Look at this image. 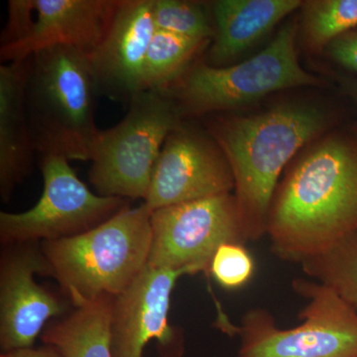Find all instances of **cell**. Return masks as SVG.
<instances>
[{
	"mask_svg": "<svg viewBox=\"0 0 357 357\" xmlns=\"http://www.w3.org/2000/svg\"><path fill=\"white\" fill-rule=\"evenodd\" d=\"M357 229V144L328 137L277 187L267 220L271 250L302 263Z\"/></svg>",
	"mask_w": 357,
	"mask_h": 357,
	"instance_id": "1",
	"label": "cell"
},
{
	"mask_svg": "<svg viewBox=\"0 0 357 357\" xmlns=\"http://www.w3.org/2000/svg\"><path fill=\"white\" fill-rule=\"evenodd\" d=\"M44 188L41 198L22 213H0L1 245L70 238L95 229L130 206V201L93 194L69 160L42 156Z\"/></svg>",
	"mask_w": 357,
	"mask_h": 357,
	"instance_id": "8",
	"label": "cell"
},
{
	"mask_svg": "<svg viewBox=\"0 0 357 357\" xmlns=\"http://www.w3.org/2000/svg\"><path fill=\"white\" fill-rule=\"evenodd\" d=\"M294 291L307 300L300 325L280 328L263 307L243 314L241 326L225 321L223 332L241 337L239 357H357V312L318 282L298 278Z\"/></svg>",
	"mask_w": 357,
	"mask_h": 357,
	"instance_id": "6",
	"label": "cell"
},
{
	"mask_svg": "<svg viewBox=\"0 0 357 357\" xmlns=\"http://www.w3.org/2000/svg\"><path fill=\"white\" fill-rule=\"evenodd\" d=\"M153 20L158 31L208 42L215 36L208 14L197 2L154 0Z\"/></svg>",
	"mask_w": 357,
	"mask_h": 357,
	"instance_id": "21",
	"label": "cell"
},
{
	"mask_svg": "<svg viewBox=\"0 0 357 357\" xmlns=\"http://www.w3.org/2000/svg\"><path fill=\"white\" fill-rule=\"evenodd\" d=\"M154 0H119L107 33L89 54L98 93L128 103L144 91L143 70L156 28Z\"/></svg>",
	"mask_w": 357,
	"mask_h": 357,
	"instance_id": "14",
	"label": "cell"
},
{
	"mask_svg": "<svg viewBox=\"0 0 357 357\" xmlns=\"http://www.w3.org/2000/svg\"><path fill=\"white\" fill-rule=\"evenodd\" d=\"M148 265L185 275H210L223 244L248 243L234 195L197 199L152 211Z\"/></svg>",
	"mask_w": 357,
	"mask_h": 357,
	"instance_id": "9",
	"label": "cell"
},
{
	"mask_svg": "<svg viewBox=\"0 0 357 357\" xmlns=\"http://www.w3.org/2000/svg\"><path fill=\"white\" fill-rule=\"evenodd\" d=\"M208 43L156 30L145 58L144 91H169L192 67L197 54Z\"/></svg>",
	"mask_w": 357,
	"mask_h": 357,
	"instance_id": "18",
	"label": "cell"
},
{
	"mask_svg": "<svg viewBox=\"0 0 357 357\" xmlns=\"http://www.w3.org/2000/svg\"><path fill=\"white\" fill-rule=\"evenodd\" d=\"M301 265L310 278L330 288L357 312V229Z\"/></svg>",
	"mask_w": 357,
	"mask_h": 357,
	"instance_id": "19",
	"label": "cell"
},
{
	"mask_svg": "<svg viewBox=\"0 0 357 357\" xmlns=\"http://www.w3.org/2000/svg\"><path fill=\"white\" fill-rule=\"evenodd\" d=\"M151 213L144 203L129 206L79 236L42 241L51 278L75 307L117 297L130 287L148 265Z\"/></svg>",
	"mask_w": 357,
	"mask_h": 357,
	"instance_id": "4",
	"label": "cell"
},
{
	"mask_svg": "<svg viewBox=\"0 0 357 357\" xmlns=\"http://www.w3.org/2000/svg\"><path fill=\"white\" fill-rule=\"evenodd\" d=\"M330 53L338 64L357 72V32H347L333 40Z\"/></svg>",
	"mask_w": 357,
	"mask_h": 357,
	"instance_id": "23",
	"label": "cell"
},
{
	"mask_svg": "<svg viewBox=\"0 0 357 357\" xmlns=\"http://www.w3.org/2000/svg\"><path fill=\"white\" fill-rule=\"evenodd\" d=\"M357 26V0H312L304 3V33L312 49H321Z\"/></svg>",
	"mask_w": 357,
	"mask_h": 357,
	"instance_id": "20",
	"label": "cell"
},
{
	"mask_svg": "<svg viewBox=\"0 0 357 357\" xmlns=\"http://www.w3.org/2000/svg\"><path fill=\"white\" fill-rule=\"evenodd\" d=\"M255 259L244 244L227 243L213 255L210 275L227 290L243 288L255 275Z\"/></svg>",
	"mask_w": 357,
	"mask_h": 357,
	"instance_id": "22",
	"label": "cell"
},
{
	"mask_svg": "<svg viewBox=\"0 0 357 357\" xmlns=\"http://www.w3.org/2000/svg\"><path fill=\"white\" fill-rule=\"evenodd\" d=\"M119 0H10L0 58L11 63L51 47L91 54L109 29Z\"/></svg>",
	"mask_w": 357,
	"mask_h": 357,
	"instance_id": "10",
	"label": "cell"
},
{
	"mask_svg": "<svg viewBox=\"0 0 357 357\" xmlns=\"http://www.w3.org/2000/svg\"><path fill=\"white\" fill-rule=\"evenodd\" d=\"M114 302V298L102 297L75 307L45 328L42 342L56 347L65 357H112L110 323Z\"/></svg>",
	"mask_w": 357,
	"mask_h": 357,
	"instance_id": "17",
	"label": "cell"
},
{
	"mask_svg": "<svg viewBox=\"0 0 357 357\" xmlns=\"http://www.w3.org/2000/svg\"><path fill=\"white\" fill-rule=\"evenodd\" d=\"M234 178L217 142L181 124L169 134L144 204L150 211L230 194Z\"/></svg>",
	"mask_w": 357,
	"mask_h": 357,
	"instance_id": "12",
	"label": "cell"
},
{
	"mask_svg": "<svg viewBox=\"0 0 357 357\" xmlns=\"http://www.w3.org/2000/svg\"><path fill=\"white\" fill-rule=\"evenodd\" d=\"M0 357H65L58 351L56 347L52 345L44 344V347L34 349V347H27V349H14V351L1 352Z\"/></svg>",
	"mask_w": 357,
	"mask_h": 357,
	"instance_id": "24",
	"label": "cell"
},
{
	"mask_svg": "<svg viewBox=\"0 0 357 357\" xmlns=\"http://www.w3.org/2000/svg\"><path fill=\"white\" fill-rule=\"evenodd\" d=\"M177 102L166 91H140L114 128L98 131L91 148L89 181L98 195L146 199L152 173L169 134L181 126Z\"/></svg>",
	"mask_w": 357,
	"mask_h": 357,
	"instance_id": "5",
	"label": "cell"
},
{
	"mask_svg": "<svg viewBox=\"0 0 357 357\" xmlns=\"http://www.w3.org/2000/svg\"><path fill=\"white\" fill-rule=\"evenodd\" d=\"M297 26L287 23L264 50L255 57L230 67L192 65L167 91L181 112L195 114L236 109L280 89L318 86L299 64L296 52Z\"/></svg>",
	"mask_w": 357,
	"mask_h": 357,
	"instance_id": "7",
	"label": "cell"
},
{
	"mask_svg": "<svg viewBox=\"0 0 357 357\" xmlns=\"http://www.w3.org/2000/svg\"><path fill=\"white\" fill-rule=\"evenodd\" d=\"M182 271L147 265L123 293L114 298L110 323L112 357H142L145 347L157 340L162 357H181L184 337L169 321L171 297Z\"/></svg>",
	"mask_w": 357,
	"mask_h": 357,
	"instance_id": "13",
	"label": "cell"
},
{
	"mask_svg": "<svg viewBox=\"0 0 357 357\" xmlns=\"http://www.w3.org/2000/svg\"><path fill=\"white\" fill-rule=\"evenodd\" d=\"M98 93L84 52L57 46L30 56L26 112L35 152L89 161L100 131L95 121Z\"/></svg>",
	"mask_w": 357,
	"mask_h": 357,
	"instance_id": "3",
	"label": "cell"
},
{
	"mask_svg": "<svg viewBox=\"0 0 357 357\" xmlns=\"http://www.w3.org/2000/svg\"><path fill=\"white\" fill-rule=\"evenodd\" d=\"M347 91H349L352 98H354L357 102V83H356V82H354V83H347Z\"/></svg>",
	"mask_w": 357,
	"mask_h": 357,
	"instance_id": "25",
	"label": "cell"
},
{
	"mask_svg": "<svg viewBox=\"0 0 357 357\" xmlns=\"http://www.w3.org/2000/svg\"><path fill=\"white\" fill-rule=\"evenodd\" d=\"M0 255V349L33 347L49 319L66 316L67 304L38 285L34 275L51 277L41 243L1 245Z\"/></svg>",
	"mask_w": 357,
	"mask_h": 357,
	"instance_id": "11",
	"label": "cell"
},
{
	"mask_svg": "<svg viewBox=\"0 0 357 357\" xmlns=\"http://www.w3.org/2000/svg\"><path fill=\"white\" fill-rule=\"evenodd\" d=\"M302 3L300 0L213 2L215 36L206 64L222 67L238 57Z\"/></svg>",
	"mask_w": 357,
	"mask_h": 357,
	"instance_id": "16",
	"label": "cell"
},
{
	"mask_svg": "<svg viewBox=\"0 0 357 357\" xmlns=\"http://www.w3.org/2000/svg\"><path fill=\"white\" fill-rule=\"evenodd\" d=\"M326 116L309 105H284L264 114L218 119L211 134L229 162L246 237L266 234L268 215L283 169L321 133Z\"/></svg>",
	"mask_w": 357,
	"mask_h": 357,
	"instance_id": "2",
	"label": "cell"
},
{
	"mask_svg": "<svg viewBox=\"0 0 357 357\" xmlns=\"http://www.w3.org/2000/svg\"><path fill=\"white\" fill-rule=\"evenodd\" d=\"M28 58L0 67V197L8 203L31 172L33 147L26 112Z\"/></svg>",
	"mask_w": 357,
	"mask_h": 357,
	"instance_id": "15",
	"label": "cell"
}]
</instances>
